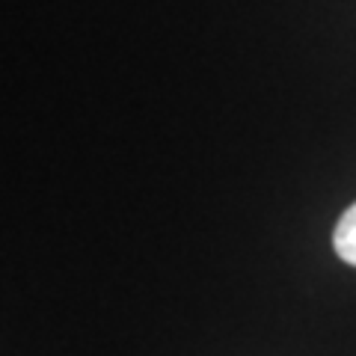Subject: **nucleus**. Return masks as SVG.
<instances>
[{"instance_id": "nucleus-1", "label": "nucleus", "mask_w": 356, "mask_h": 356, "mask_svg": "<svg viewBox=\"0 0 356 356\" xmlns=\"http://www.w3.org/2000/svg\"><path fill=\"white\" fill-rule=\"evenodd\" d=\"M332 247L344 264L356 267V202L339 217L336 232H332Z\"/></svg>"}]
</instances>
